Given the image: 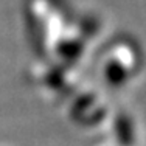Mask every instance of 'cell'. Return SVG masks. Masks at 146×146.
I'll list each match as a JSON object with an SVG mask.
<instances>
[{"mask_svg":"<svg viewBox=\"0 0 146 146\" xmlns=\"http://www.w3.org/2000/svg\"><path fill=\"white\" fill-rule=\"evenodd\" d=\"M141 65V54L137 44L129 39L113 40L104 51L101 70L104 81L112 87H121L137 73Z\"/></svg>","mask_w":146,"mask_h":146,"instance_id":"cell-2","label":"cell"},{"mask_svg":"<svg viewBox=\"0 0 146 146\" xmlns=\"http://www.w3.org/2000/svg\"><path fill=\"white\" fill-rule=\"evenodd\" d=\"M113 132L121 146H132L135 140V131L132 120L127 115H120L115 118L113 123Z\"/></svg>","mask_w":146,"mask_h":146,"instance_id":"cell-5","label":"cell"},{"mask_svg":"<svg viewBox=\"0 0 146 146\" xmlns=\"http://www.w3.org/2000/svg\"><path fill=\"white\" fill-rule=\"evenodd\" d=\"M27 23L34 47L48 56L53 53L59 36L70 23L67 8L59 0H27Z\"/></svg>","mask_w":146,"mask_h":146,"instance_id":"cell-1","label":"cell"},{"mask_svg":"<svg viewBox=\"0 0 146 146\" xmlns=\"http://www.w3.org/2000/svg\"><path fill=\"white\" fill-rule=\"evenodd\" d=\"M107 107L98 93L87 90L76 96L70 107V117L81 126H96L106 118Z\"/></svg>","mask_w":146,"mask_h":146,"instance_id":"cell-4","label":"cell"},{"mask_svg":"<svg viewBox=\"0 0 146 146\" xmlns=\"http://www.w3.org/2000/svg\"><path fill=\"white\" fill-rule=\"evenodd\" d=\"M75 65H68L64 62L50 65H40L33 73V78L40 87L54 93H67L76 84V73L73 70Z\"/></svg>","mask_w":146,"mask_h":146,"instance_id":"cell-3","label":"cell"}]
</instances>
